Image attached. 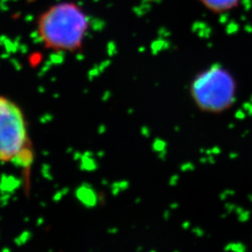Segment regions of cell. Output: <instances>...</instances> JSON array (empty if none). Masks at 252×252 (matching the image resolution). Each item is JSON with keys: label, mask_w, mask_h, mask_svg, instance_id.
Here are the masks:
<instances>
[{"label": "cell", "mask_w": 252, "mask_h": 252, "mask_svg": "<svg viewBox=\"0 0 252 252\" xmlns=\"http://www.w3.org/2000/svg\"><path fill=\"white\" fill-rule=\"evenodd\" d=\"M88 29V19L73 3L50 7L37 20V33L42 43L55 52H75L81 48Z\"/></svg>", "instance_id": "obj_1"}, {"label": "cell", "mask_w": 252, "mask_h": 252, "mask_svg": "<svg viewBox=\"0 0 252 252\" xmlns=\"http://www.w3.org/2000/svg\"><path fill=\"white\" fill-rule=\"evenodd\" d=\"M236 81L222 66H212L200 73L191 83L190 94L198 108L210 113H222L236 99Z\"/></svg>", "instance_id": "obj_2"}, {"label": "cell", "mask_w": 252, "mask_h": 252, "mask_svg": "<svg viewBox=\"0 0 252 252\" xmlns=\"http://www.w3.org/2000/svg\"><path fill=\"white\" fill-rule=\"evenodd\" d=\"M25 116L18 106L0 96V162H14L29 150Z\"/></svg>", "instance_id": "obj_3"}, {"label": "cell", "mask_w": 252, "mask_h": 252, "mask_svg": "<svg viewBox=\"0 0 252 252\" xmlns=\"http://www.w3.org/2000/svg\"><path fill=\"white\" fill-rule=\"evenodd\" d=\"M203 4L215 12H221L234 8L239 0H201Z\"/></svg>", "instance_id": "obj_4"}, {"label": "cell", "mask_w": 252, "mask_h": 252, "mask_svg": "<svg viewBox=\"0 0 252 252\" xmlns=\"http://www.w3.org/2000/svg\"><path fill=\"white\" fill-rule=\"evenodd\" d=\"M27 1H28V2H30V1H33V0H27Z\"/></svg>", "instance_id": "obj_5"}]
</instances>
